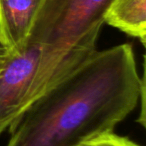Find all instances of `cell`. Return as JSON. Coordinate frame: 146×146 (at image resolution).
I'll list each match as a JSON object with an SVG mask.
<instances>
[{
	"instance_id": "obj_1",
	"label": "cell",
	"mask_w": 146,
	"mask_h": 146,
	"mask_svg": "<svg viewBox=\"0 0 146 146\" xmlns=\"http://www.w3.org/2000/svg\"><path fill=\"white\" fill-rule=\"evenodd\" d=\"M144 90L131 45L96 50L28 106L6 146L82 145L113 132Z\"/></svg>"
},
{
	"instance_id": "obj_2",
	"label": "cell",
	"mask_w": 146,
	"mask_h": 146,
	"mask_svg": "<svg viewBox=\"0 0 146 146\" xmlns=\"http://www.w3.org/2000/svg\"><path fill=\"white\" fill-rule=\"evenodd\" d=\"M113 0H42L27 42L43 47L60 68L70 71L97 49L104 16Z\"/></svg>"
},
{
	"instance_id": "obj_3",
	"label": "cell",
	"mask_w": 146,
	"mask_h": 146,
	"mask_svg": "<svg viewBox=\"0 0 146 146\" xmlns=\"http://www.w3.org/2000/svg\"><path fill=\"white\" fill-rule=\"evenodd\" d=\"M42 59V46L27 42L20 51L10 52L0 70V135L43 93Z\"/></svg>"
},
{
	"instance_id": "obj_4",
	"label": "cell",
	"mask_w": 146,
	"mask_h": 146,
	"mask_svg": "<svg viewBox=\"0 0 146 146\" xmlns=\"http://www.w3.org/2000/svg\"><path fill=\"white\" fill-rule=\"evenodd\" d=\"M42 0H0V36L10 52L26 44Z\"/></svg>"
},
{
	"instance_id": "obj_5",
	"label": "cell",
	"mask_w": 146,
	"mask_h": 146,
	"mask_svg": "<svg viewBox=\"0 0 146 146\" xmlns=\"http://www.w3.org/2000/svg\"><path fill=\"white\" fill-rule=\"evenodd\" d=\"M104 23L146 43V0H113Z\"/></svg>"
},
{
	"instance_id": "obj_6",
	"label": "cell",
	"mask_w": 146,
	"mask_h": 146,
	"mask_svg": "<svg viewBox=\"0 0 146 146\" xmlns=\"http://www.w3.org/2000/svg\"><path fill=\"white\" fill-rule=\"evenodd\" d=\"M84 144L86 146H141L136 142L123 136L117 135L113 132L102 134Z\"/></svg>"
},
{
	"instance_id": "obj_7",
	"label": "cell",
	"mask_w": 146,
	"mask_h": 146,
	"mask_svg": "<svg viewBox=\"0 0 146 146\" xmlns=\"http://www.w3.org/2000/svg\"><path fill=\"white\" fill-rule=\"evenodd\" d=\"M9 54H10V51H9L8 47L6 46V44L0 36V70L2 69L3 65L5 64L6 60L8 59Z\"/></svg>"
},
{
	"instance_id": "obj_8",
	"label": "cell",
	"mask_w": 146,
	"mask_h": 146,
	"mask_svg": "<svg viewBox=\"0 0 146 146\" xmlns=\"http://www.w3.org/2000/svg\"><path fill=\"white\" fill-rule=\"evenodd\" d=\"M79 146H86L85 144H82V145H79Z\"/></svg>"
}]
</instances>
